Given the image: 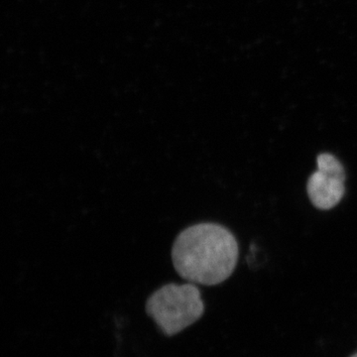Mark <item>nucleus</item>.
<instances>
[{"label":"nucleus","instance_id":"nucleus-1","mask_svg":"<svg viewBox=\"0 0 357 357\" xmlns=\"http://www.w3.org/2000/svg\"><path fill=\"white\" fill-rule=\"evenodd\" d=\"M238 243L229 229L203 222L180 232L172 248L173 265L185 280L215 286L231 276L238 261Z\"/></svg>","mask_w":357,"mask_h":357},{"label":"nucleus","instance_id":"nucleus-2","mask_svg":"<svg viewBox=\"0 0 357 357\" xmlns=\"http://www.w3.org/2000/svg\"><path fill=\"white\" fill-rule=\"evenodd\" d=\"M145 310L161 333L171 337L198 321L204 314V304L194 283H170L151 294Z\"/></svg>","mask_w":357,"mask_h":357},{"label":"nucleus","instance_id":"nucleus-3","mask_svg":"<svg viewBox=\"0 0 357 357\" xmlns=\"http://www.w3.org/2000/svg\"><path fill=\"white\" fill-rule=\"evenodd\" d=\"M317 163L318 170L307 181V195L319 210H332L344 196V168L340 160L330 153L319 154Z\"/></svg>","mask_w":357,"mask_h":357},{"label":"nucleus","instance_id":"nucleus-4","mask_svg":"<svg viewBox=\"0 0 357 357\" xmlns=\"http://www.w3.org/2000/svg\"><path fill=\"white\" fill-rule=\"evenodd\" d=\"M351 357H357V354H354V356H352Z\"/></svg>","mask_w":357,"mask_h":357}]
</instances>
